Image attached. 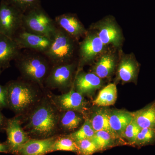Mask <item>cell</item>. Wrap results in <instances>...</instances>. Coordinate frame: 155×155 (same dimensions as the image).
<instances>
[{
	"instance_id": "obj_6",
	"label": "cell",
	"mask_w": 155,
	"mask_h": 155,
	"mask_svg": "<svg viewBox=\"0 0 155 155\" xmlns=\"http://www.w3.org/2000/svg\"><path fill=\"white\" fill-rule=\"evenodd\" d=\"M77 66L72 62L53 66L45 80V88L57 89L63 93L69 91L73 86Z\"/></svg>"
},
{
	"instance_id": "obj_10",
	"label": "cell",
	"mask_w": 155,
	"mask_h": 155,
	"mask_svg": "<svg viewBox=\"0 0 155 155\" xmlns=\"http://www.w3.org/2000/svg\"><path fill=\"white\" fill-rule=\"evenodd\" d=\"M49 95L59 110H74L86 115L87 102L82 94L76 91L72 86L69 91L61 95L53 94L49 91Z\"/></svg>"
},
{
	"instance_id": "obj_17",
	"label": "cell",
	"mask_w": 155,
	"mask_h": 155,
	"mask_svg": "<svg viewBox=\"0 0 155 155\" xmlns=\"http://www.w3.org/2000/svg\"><path fill=\"white\" fill-rule=\"evenodd\" d=\"M85 119V115L80 112L71 110L61 111L58 121L60 135L76 131L83 125Z\"/></svg>"
},
{
	"instance_id": "obj_33",
	"label": "cell",
	"mask_w": 155,
	"mask_h": 155,
	"mask_svg": "<svg viewBox=\"0 0 155 155\" xmlns=\"http://www.w3.org/2000/svg\"><path fill=\"white\" fill-rule=\"evenodd\" d=\"M8 153V148L6 143H0V153Z\"/></svg>"
},
{
	"instance_id": "obj_18",
	"label": "cell",
	"mask_w": 155,
	"mask_h": 155,
	"mask_svg": "<svg viewBox=\"0 0 155 155\" xmlns=\"http://www.w3.org/2000/svg\"><path fill=\"white\" fill-rule=\"evenodd\" d=\"M21 53L13 39L0 34V71H4L11 66Z\"/></svg>"
},
{
	"instance_id": "obj_28",
	"label": "cell",
	"mask_w": 155,
	"mask_h": 155,
	"mask_svg": "<svg viewBox=\"0 0 155 155\" xmlns=\"http://www.w3.org/2000/svg\"><path fill=\"white\" fill-rule=\"evenodd\" d=\"M23 14L31 9L41 6L40 0H5Z\"/></svg>"
},
{
	"instance_id": "obj_16",
	"label": "cell",
	"mask_w": 155,
	"mask_h": 155,
	"mask_svg": "<svg viewBox=\"0 0 155 155\" xmlns=\"http://www.w3.org/2000/svg\"><path fill=\"white\" fill-rule=\"evenodd\" d=\"M139 68V64L134 55H125L121 58L118 65V79L123 83L135 82L137 80Z\"/></svg>"
},
{
	"instance_id": "obj_14",
	"label": "cell",
	"mask_w": 155,
	"mask_h": 155,
	"mask_svg": "<svg viewBox=\"0 0 155 155\" xmlns=\"http://www.w3.org/2000/svg\"><path fill=\"white\" fill-rule=\"evenodd\" d=\"M103 84L102 79L95 73L80 70L75 75L73 86L82 95L90 96L101 88Z\"/></svg>"
},
{
	"instance_id": "obj_21",
	"label": "cell",
	"mask_w": 155,
	"mask_h": 155,
	"mask_svg": "<svg viewBox=\"0 0 155 155\" xmlns=\"http://www.w3.org/2000/svg\"><path fill=\"white\" fill-rule=\"evenodd\" d=\"M110 110L107 108H100L95 110L92 113L90 118L86 117L89 120L92 127L95 132L100 130H106L115 136L111 130L109 122Z\"/></svg>"
},
{
	"instance_id": "obj_8",
	"label": "cell",
	"mask_w": 155,
	"mask_h": 155,
	"mask_svg": "<svg viewBox=\"0 0 155 155\" xmlns=\"http://www.w3.org/2000/svg\"><path fill=\"white\" fill-rule=\"evenodd\" d=\"M93 28L102 42L106 45H110L120 47L123 41L121 28L114 17L108 16L100 20L93 26Z\"/></svg>"
},
{
	"instance_id": "obj_15",
	"label": "cell",
	"mask_w": 155,
	"mask_h": 155,
	"mask_svg": "<svg viewBox=\"0 0 155 155\" xmlns=\"http://www.w3.org/2000/svg\"><path fill=\"white\" fill-rule=\"evenodd\" d=\"M57 136L46 139L30 138L17 151L16 155H45L52 152Z\"/></svg>"
},
{
	"instance_id": "obj_23",
	"label": "cell",
	"mask_w": 155,
	"mask_h": 155,
	"mask_svg": "<svg viewBox=\"0 0 155 155\" xmlns=\"http://www.w3.org/2000/svg\"><path fill=\"white\" fill-rule=\"evenodd\" d=\"M117 98V89L116 84H110L99 93L94 101V105L100 107H107L114 105Z\"/></svg>"
},
{
	"instance_id": "obj_20",
	"label": "cell",
	"mask_w": 155,
	"mask_h": 155,
	"mask_svg": "<svg viewBox=\"0 0 155 155\" xmlns=\"http://www.w3.org/2000/svg\"><path fill=\"white\" fill-rule=\"evenodd\" d=\"M93 67V73L101 79L113 75L116 67V58L113 53H104Z\"/></svg>"
},
{
	"instance_id": "obj_25",
	"label": "cell",
	"mask_w": 155,
	"mask_h": 155,
	"mask_svg": "<svg viewBox=\"0 0 155 155\" xmlns=\"http://www.w3.org/2000/svg\"><path fill=\"white\" fill-rule=\"evenodd\" d=\"M116 138L117 137L108 131L100 130L95 132L91 140L99 151L106 149L113 145Z\"/></svg>"
},
{
	"instance_id": "obj_1",
	"label": "cell",
	"mask_w": 155,
	"mask_h": 155,
	"mask_svg": "<svg viewBox=\"0 0 155 155\" xmlns=\"http://www.w3.org/2000/svg\"><path fill=\"white\" fill-rule=\"evenodd\" d=\"M48 91L47 90L44 96L30 110L19 116L22 127L30 138L46 139L60 135V111L50 97Z\"/></svg>"
},
{
	"instance_id": "obj_31",
	"label": "cell",
	"mask_w": 155,
	"mask_h": 155,
	"mask_svg": "<svg viewBox=\"0 0 155 155\" xmlns=\"http://www.w3.org/2000/svg\"><path fill=\"white\" fill-rule=\"evenodd\" d=\"M2 71H0V75ZM8 108L7 91L5 85L3 86L0 84V110Z\"/></svg>"
},
{
	"instance_id": "obj_26",
	"label": "cell",
	"mask_w": 155,
	"mask_h": 155,
	"mask_svg": "<svg viewBox=\"0 0 155 155\" xmlns=\"http://www.w3.org/2000/svg\"><path fill=\"white\" fill-rule=\"evenodd\" d=\"M95 132L89 119L85 118L84 122L81 127L76 131L69 134V135L75 142H77L86 139H91Z\"/></svg>"
},
{
	"instance_id": "obj_32",
	"label": "cell",
	"mask_w": 155,
	"mask_h": 155,
	"mask_svg": "<svg viewBox=\"0 0 155 155\" xmlns=\"http://www.w3.org/2000/svg\"><path fill=\"white\" fill-rule=\"evenodd\" d=\"M8 119L3 115L0 110V132L5 131Z\"/></svg>"
},
{
	"instance_id": "obj_5",
	"label": "cell",
	"mask_w": 155,
	"mask_h": 155,
	"mask_svg": "<svg viewBox=\"0 0 155 155\" xmlns=\"http://www.w3.org/2000/svg\"><path fill=\"white\" fill-rule=\"evenodd\" d=\"M22 28L52 39L58 27L54 20L51 18L41 6L23 14Z\"/></svg>"
},
{
	"instance_id": "obj_30",
	"label": "cell",
	"mask_w": 155,
	"mask_h": 155,
	"mask_svg": "<svg viewBox=\"0 0 155 155\" xmlns=\"http://www.w3.org/2000/svg\"><path fill=\"white\" fill-rule=\"evenodd\" d=\"M141 128L137 124L134 119H133L122 133L121 137L126 139L128 142L134 144L137 137Z\"/></svg>"
},
{
	"instance_id": "obj_12",
	"label": "cell",
	"mask_w": 155,
	"mask_h": 155,
	"mask_svg": "<svg viewBox=\"0 0 155 155\" xmlns=\"http://www.w3.org/2000/svg\"><path fill=\"white\" fill-rule=\"evenodd\" d=\"M5 131L7 135L5 143L9 153L13 154H16L19 149L30 138L23 129L19 116L8 119Z\"/></svg>"
},
{
	"instance_id": "obj_13",
	"label": "cell",
	"mask_w": 155,
	"mask_h": 155,
	"mask_svg": "<svg viewBox=\"0 0 155 155\" xmlns=\"http://www.w3.org/2000/svg\"><path fill=\"white\" fill-rule=\"evenodd\" d=\"M55 22L58 27L75 41L84 37L87 31L76 15L64 14L55 17Z\"/></svg>"
},
{
	"instance_id": "obj_27",
	"label": "cell",
	"mask_w": 155,
	"mask_h": 155,
	"mask_svg": "<svg viewBox=\"0 0 155 155\" xmlns=\"http://www.w3.org/2000/svg\"><path fill=\"white\" fill-rule=\"evenodd\" d=\"M155 143V129L151 128H141L137 137L134 144L143 146L152 144Z\"/></svg>"
},
{
	"instance_id": "obj_19",
	"label": "cell",
	"mask_w": 155,
	"mask_h": 155,
	"mask_svg": "<svg viewBox=\"0 0 155 155\" xmlns=\"http://www.w3.org/2000/svg\"><path fill=\"white\" fill-rule=\"evenodd\" d=\"M133 118V113L124 110H110V127L117 138L121 137L123 131Z\"/></svg>"
},
{
	"instance_id": "obj_9",
	"label": "cell",
	"mask_w": 155,
	"mask_h": 155,
	"mask_svg": "<svg viewBox=\"0 0 155 155\" xmlns=\"http://www.w3.org/2000/svg\"><path fill=\"white\" fill-rule=\"evenodd\" d=\"M106 46L95 31H87L79 45V58L77 72L80 71L84 65L94 60L97 56L104 53Z\"/></svg>"
},
{
	"instance_id": "obj_11",
	"label": "cell",
	"mask_w": 155,
	"mask_h": 155,
	"mask_svg": "<svg viewBox=\"0 0 155 155\" xmlns=\"http://www.w3.org/2000/svg\"><path fill=\"white\" fill-rule=\"evenodd\" d=\"M13 39L20 49H25L44 54L49 48L52 39L29 32L22 28Z\"/></svg>"
},
{
	"instance_id": "obj_7",
	"label": "cell",
	"mask_w": 155,
	"mask_h": 155,
	"mask_svg": "<svg viewBox=\"0 0 155 155\" xmlns=\"http://www.w3.org/2000/svg\"><path fill=\"white\" fill-rule=\"evenodd\" d=\"M23 13L5 0L0 3V34L13 39L22 26Z\"/></svg>"
},
{
	"instance_id": "obj_24",
	"label": "cell",
	"mask_w": 155,
	"mask_h": 155,
	"mask_svg": "<svg viewBox=\"0 0 155 155\" xmlns=\"http://www.w3.org/2000/svg\"><path fill=\"white\" fill-rule=\"evenodd\" d=\"M57 151H67L78 153L76 142L69 135H58L53 144L52 152Z\"/></svg>"
},
{
	"instance_id": "obj_3",
	"label": "cell",
	"mask_w": 155,
	"mask_h": 155,
	"mask_svg": "<svg viewBox=\"0 0 155 155\" xmlns=\"http://www.w3.org/2000/svg\"><path fill=\"white\" fill-rule=\"evenodd\" d=\"M15 61L21 78L46 89L45 81L52 66L44 54L31 51L21 52Z\"/></svg>"
},
{
	"instance_id": "obj_2",
	"label": "cell",
	"mask_w": 155,
	"mask_h": 155,
	"mask_svg": "<svg viewBox=\"0 0 155 155\" xmlns=\"http://www.w3.org/2000/svg\"><path fill=\"white\" fill-rule=\"evenodd\" d=\"M8 108L15 116L25 115L42 98L47 89L21 78L5 84Z\"/></svg>"
},
{
	"instance_id": "obj_29",
	"label": "cell",
	"mask_w": 155,
	"mask_h": 155,
	"mask_svg": "<svg viewBox=\"0 0 155 155\" xmlns=\"http://www.w3.org/2000/svg\"><path fill=\"white\" fill-rule=\"evenodd\" d=\"M79 155H92L98 151L97 148L91 139H86L76 142Z\"/></svg>"
},
{
	"instance_id": "obj_22",
	"label": "cell",
	"mask_w": 155,
	"mask_h": 155,
	"mask_svg": "<svg viewBox=\"0 0 155 155\" xmlns=\"http://www.w3.org/2000/svg\"><path fill=\"white\" fill-rule=\"evenodd\" d=\"M133 114L134 119L140 128L155 129V101Z\"/></svg>"
},
{
	"instance_id": "obj_4",
	"label": "cell",
	"mask_w": 155,
	"mask_h": 155,
	"mask_svg": "<svg viewBox=\"0 0 155 155\" xmlns=\"http://www.w3.org/2000/svg\"><path fill=\"white\" fill-rule=\"evenodd\" d=\"M75 41L58 27L49 48L44 54L52 66L70 63L75 52Z\"/></svg>"
}]
</instances>
